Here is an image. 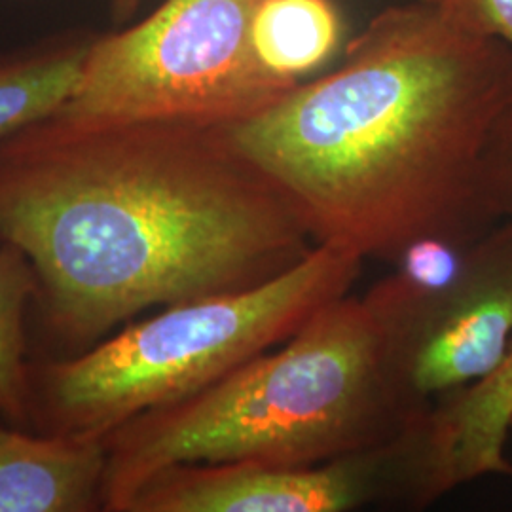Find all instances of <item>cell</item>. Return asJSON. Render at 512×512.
<instances>
[{
    "mask_svg": "<svg viewBox=\"0 0 512 512\" xmlns=\"http://www.w3.org/2000/svg\"><path fill=\"white\" fill-rule=\"evenodd\" d=\"M0 243L33 266L44 357L150 308L255 289L317 243L219 126L55 112L0 141Z\"/></svg>",
    "mask_w": 512,
    "mask_h": 512,
    "instance_id": "6da1fadb",
    "label": "cell"
},
{
    "mask_svg": "<svg viewBox=\"0 0 512 512\" xmlns=\"http://www.w3.org/2000/svg\"><path fill=\"white\" fill-rule=\"evenodd\" d=\"M512 110V48L416 0L380 12L334 73L219 124L317 245L395 264L420 241L471 247L501 219L486 152Z\"/></svg>",
    "mask_w": 512,
    "mask_h": 512,
    "instance_id": "7a4b0ae2",
    "label": "cell"
},
{
    "mask_svg": "<svg viewBox=\"0 0 512 512\" xmlns=\"http://www.w3.org/2000/svg\"><path fill=\"white\" fill-rule=\"evenodd\" d=\"M423 414L391 382L363 298L346 294L281 348L109 433L103 511L126 512L171 465H310L393 439Z\"/></svg>",
    "mask_w": 512,
    "mask_h": 512,
    "instance_id": "3957f363",
    "label": "cell"
},
{
    "mask_svg": "<svg viewBox=\"0 0 512 512\" xmlns=\"http://www.w3.org/2000/svg\"><path fill=\"white\" fill-rule=\"evenodd\" d=\"M363 258L317 245L289 272L236 294L167 306L74 357L29 365V429L105 439L145 412L179 403L281 346L351 291Z\"/></svg>",
    "mask_w": 512,
    "mask_h": 512,
    "instance_id": "277c9868",
    "label": "cell"
},
{
    "mask_svg": "<svg viewBox=\"0 0 512 512\" xmlns=\"http://www.w3.org/2000/svg\"><path fill=\"white\" fill-rule=\"evenodd\" d=\"M260 0H165L128 31L93 38L59 110L114 120L219 126L268 109L298 84L256 55Z\"/></svg>",
    "mask_w": 512,
    "mask_h": 512,
    "instance_id": "5b68a950",
    "label": "cell"
},
{
    "mask_svg": "<svg viewBox=\"0 0 512 512\" xmlns=\"http://www.w3.org/2000/svg\"><path fill=\"white\" fill-rule=\"evenodd\" d=\"M450 492L427 410L393 439L310 465H171L126 512L423 511Z\"/></svg>",
    "mask_w": 512,
    "mask_h": 512,
    "instance_id": "8992f818",
    "label": "cell"
},
{
    "mask_svg": "<svg viewBox=\"0 0 512 512\" xmlns=\"http://www.w3.org/2000/svg\"><path fill=\"white\" fill-rule=\"evenodd\" d=\"M387 374L414 412L475 384L512 342V219L476 239L458 272L420 287L393 272L363 296Z\"/></svg>",
    "mask_w": 512,
    "mask_h": 512,
    "instance_id": "52a82bcc",
    "label": "cell"
},
{
    "mask_svg": "<svg viewBox=\"0 0 512 512\" xmlns=\"http://www.w3.org/2000/svg\"><path fill=\"white\" fill-rule=\"evenodd\" d=\"M103 439L40 435L0 420V512L103 511Z\"/></svg>",
    "mask_w": 512,
    "mask_h": 512,
    "instance_id": "ba28073f",
    "label": "cell"
},
{
    "mask_svg": "<svg viewBox=\"0 0 512 512\" xmlns=\"http://www.w3.org/2000/svg\"><path fill=\"white\" fill-rule=\"evenodd\" d=\"M450 490L484 476L512 478V342L501 363L478 382L440 397L429 410Z\"/></svg>",
    "mask_w": 512,
    "mask_h": 512,
    "instance_id": "9c48e42d",
    "label": "cell"
},
{
    "mask_svg": "<svg viewBox=\"0 0 512 512\" xmlns=\"http://www.w3.org/2000/svg\"><path fill=\"white\" fill-rule=\"evenodd\" d=\"M92 40L73 38L0 59V141L63 109L82 80Z\"/></svg>",
    "mask_w": 512,
    "mask_h": 512,
    "instance_id": "30bf717a",
    "label": "cell"
},
{
    "mask_svg": "<svg viewBox=\"0 0 512 512\" xmlns=\"http://www.w3.org/2000/svg\"><path fill=\"white\" fill-rule=\"evenodd\" d=\"M340 35L342 23L330 0H260L253 18L260 61L296 82L334 54Z\"/></svg>",
    "mask_w": 512,
    "mask_h": 512,
    "instance_id": "8fae6325",
    "label": "cell"
},
{
    "mask_svg": "<svg viewBox=\"0 0 512 512\" xmlns=\"http://www.w3.org/2000/svg\"><path fill=\"white\" fill-rule=\"evenodd\" d=\"M37 277L19 249L0 243V420L29 429V321ZM31 431V429H29Z\"/></svg>",
    "mask_w": 512,
    "mask_h": 512,
    "instance_id": "7c38bea8",
    "label": "cell"
},
{
    "mask_svg": "<svg viewBox=\"0 0 512 512\" xmlns=\"http://www.w3.org/2000/svg\"><path fill=\"white\" fill-rule=\"evenodd\" d=\"M440 16L480 37L497 38L512 48V0H423Z\"/></svg>",
    "mask_w": 512,
    "mask_h": 512,
    "instance_id": "4fadbf2b",
    "label": "cell"
},
{
    "mask_svg": "<svg viewBox=\"0 0 512 512\" xmlns=\"http://www.w3.org/2000/svg\"><path fill=\"white\" fill-rule=\"evenodd\" d=\"M486 186L499 219H512V110L497 124L490 139Z\"/></svg>",
    "mask_w": 512,
    "mask_h": 512,
    "instance_id": "5bb4252c",
    "label": "cell"
},
{
    "mask_svg": "<svg viewBox=\"0 0 512 512\" xmlns=\"http://www.w3.org/2000/svg\"><path fill=\"white\" fill-rule=\"evenodd\" d=\"M143 4V0H110V16L114 23H126Z\"/></svg>",
    "mask_w": 512,
    "mask_h": 512,
    "instance_id": "9a60e30c",
    "label": "cell"
},
{
    "mask_svg": "<svg viewBox=\"0 0 512 512\" xmlns=\"http://www.w3.org/2000/svg\"><path fill=\"white\" fill-rule=\"evenodd\" d=\"M511 435H512V425H511Z\"/></svg>",
    "mask_w": 512,
    "mask_h": 512,
    "instance_id": "2e32d148",
    "label": "cell"
}]
</instances>
